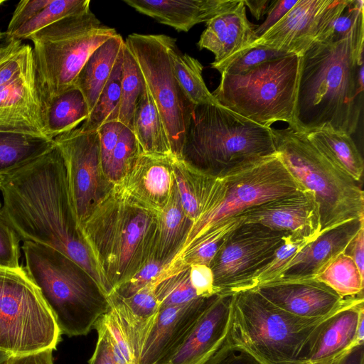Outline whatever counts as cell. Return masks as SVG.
<instances>
[{"label":"cell","mask_w":364,"mask_h":364,"mask_svg":"<svg viewBox=\"0 0 364 364\" xmlns=\"http://www.w3.org/2000/svg\"><path fill=\"white\" fill-rule=\"evenodd\" d=\"M4 214L21 241L60 252L75 262L107 297L109 295L72 213L65 169L58 148L4 176Z\"/></svg>","instance_id":"cell-1"},{"label":"cell","mask_w":364,"mask_h":364,"mask_svg":"<svg viewBox=\"0 0 364 364\" xmlns=\"http://www.w3.org/2000/svg\"><path fill=\"white\" fill-rule=\"evenodd\" d=\"M363 18L347 38L314 42L301 55L289 127L305 134L321 129L355 132L363 106Z\"/></svg>","instance_id":"cell-2"},{"label":"cell","mask_w":364,"mask_h":364,"mask_svg":"<svg viewBox=\"0 0 364 364\" xmlns=\"http://www.w3.org/2000/svg\"><path fill=\"white\" fill-rule=\"evenodd\" d=\"M159 217L114 185L83 223L80 236L109 295L155 259Z\"/></svg>","instance_id":"cell-3"},{"label":"cell","mask_w":364,"mask_h":364,"mask_svg":"<svg viewBox=\"0 0 364 364\" xmlns=\"http://www.w3.org/2000/svg\"><path fill=\"white\" fill-rule=\"evenodd\" d=\"M271 128L218 103L194 105L181 159L205 173L226 176L277 154Z\"/></svg>","instance_id":"cell-4"},{"label":"cell","mask_w":364,"mask_h":364,"mask_svg":"<svg viewBox=\"0 0 364 364\" xmlns=\"http://www.w3.org/2000/svg\"><path fill=\"white\" fill-rule=\"evenodd\" d=\"M328 316L304 319L282 310L255 289L242 291L232 296L225 343L259 364H305L306 346Z\"/></svg>","instance_id":"cell-5"},{"label":"cell","mask_w":364,"mask_h":364,"mask_svg":"<svg viewBox=\"0 0 364 364\" xmlns=\"http://www.w3.org/2000/svg\"><path fill=\"white\" fill-rule=\"evenodd\" d=\"M28 274L39 289L61 334L86 336L109 310L106 296L72 260L33 242L22 245Z\"/></svg>","instance_id":"cell-6"},{"label":"cell","mask_w":364,"mask_h":364,"mask_svg":"<svg viewBox=\"0 0 364 364\" xmlns=\"http://www.w3.org/2000/svg\"><path fill=\"white\" fill-rule=\"evenodd\" d=\"M277 153L294 178L318 204L321 232L364 218V194L355 181L323 155L305 133L271 128Z\"/></svg>","instance_id":"cell-7"},{"label":"cell","mask_w":364,"mask_h":364,"mask_svg":"<svg viewBox=\"0 0 364 364\" xmlns=\"http://www.w3.org/2000/svg\"><path fill=\"white\" fill-rule=\"evenodd\" d=\"M304 190L277 154L220 177L199 216L191 224L182 246L164 270L175 265L198 242L230 219L260 204Z\"/></svg>","instance_id":"cell-8"},{"label":"cell","mask_w":364,"mask_h":364,"mask_svg":"<svg viewBox=\"0 0 364 364\" xmlns=\"http://www.w3.org/2000/svg\"><path fill=\"white\" fill-rule=\"evenodd\" d=\"M117 34L101 24L89 9L64 18L29 37L37 86L44 110L58 95L75 87L76 78L91 53Z\"/></svg>","instance_id":"cell-9"},{"label":"cell","mask_w":364,"mask_h":364,"mask_svg":"<svg viewBox=\"0 0 364 364\" xmlns=\"http://www.w3.org/2000/svg\"><path fill=\"white\" fill-rule=\"evenodd\" d=\"M300 55L289 54L235 75L220 74L212 95L220 105L259 125L292 124Z\"/></svg>","instance_id":"cell-10"},{"label":"cell","mask_w":364,"mask_h":364,"mask_svg":"<svg viewBox=\"0 0 364 364\" xmlns=\"http://www.w3.org/2000/svg\"><path fill=\"white\" fill-rule=\"evenodd\" d=\"M61 336L25 267H0V349L11 355L56 350Z\"/></svg>","instance_id":"cell-11"},{"label":"cell","mask_w":364,"mask_h":364,"mask_svg":"<svg viewBox=\"0 0 364 364\" xmlns=\"http://www.w3.org/2000/svg\"><path fill=\"white\" fill-rule=\"evenodd\" d=\"M124 41L161 114L172 154L181 159L194 105L185 96L174 76L171 53L176 39L164 34L132 33Z\"/></svg>","instance_id":"cell-12"},{"label":"cell","mask_w":364,"mask_h":364,"mask_svg":"<svg viewBox=\"0 0 364 364\" xmlns=\"http://www.w3.org/2000/svg\"><path fill=\"white\" fill-rule=\"evenodd\" d=\"M289 235L257 223H244L232 230L209 267L216 295L248 290L253 275L269 263Z\"/></svg>","instance_id":"cell-13"},{"label":"cell","mask_w":364,"mask_h":364,"mask_svg":"<svg viewBox=\"0 0 364 364\" xmlns=\"http://www.w3.org/2000/svg\"><path fill=\"white\" fill-rule=\"evenodd\" d=\"M53 140L63 161L70 204L80 233L92 209L114 185L102 168L97 131L85 132L79 127Z\"/></svg>","instance_id":"cell-14"},{"label":"cell","mask_w":364,"mask_h":364,"mask_svg":"<svg viewBox=\"0 0 364 364\" xmlns=\"http://www.w3.org/2000/svg\"><path fill=\"white\" fill-rule=\"evenodd\" d=\"M348 0H298L252 45L301 55L314 42H326Z\"/></svg>","instance_id":"cell-15"},{"label":"cell","mask_w":364,"mask_h":364,"mask_svg":"<svg viewBox=\"0 0 364 364\" xmlns=\"http://www.w3.org/2000/svg\"><path fill=\"white\" fill-rule=\"evenodd\" d=\"M363 294L352 296L326 318L312 334L304 352L305 364H325L364 344Z\"/></svg>","instance_id":"cell-16"},{"label":"cell","mask_w":364,"mask_h":364,"mask_svg":"<svg viewBox=\"0 0 364 364\" xmlns=\"http://www.w3.org/2000/svg\"><path fill=\"white\" fill-rule=\"evenodd\" d=\"M255 289L282 310L308 320L328 316L352 297H341L328 286L314 278L279 279L261 284Z\"/></svg>","instance_id":"cell-17"},{"label":"cell","mask_w":364,"mask_h":364,"mask_svg":"<svg viewBox=\"0 0 364 364\" xmlns=\"http://www.w3.org/2000/svg\"><path fill=\"white\" fill-rule=\"evenodd\" d=\"M237 218L285 232L294 240H313L321 232L318 204L306 190L253 207Z\"/></svg>","instance_id":"cell-18"},{"label":"cell","mask_w":364,"mask_h":364,"mask_svg":"<svg viewBox=\"0 0 364 364\" xmlns=\"http://www.w3.org/2000/svg\"><path fill=\"white\" fill-rule=\"evenodd\" d=\"M0 131L47 137L33 59L0 90Z\"/></svg>","instance_id":"cell-19"},{"label":"cell","mask_w":364,"mask_h":364,"mask_svg":"<svg viewBox=\"0 0 364 364\" xmlns=\"http://www.w3.org/2000/svg\"><path fill=\"white\" fill-rule=\"evenodd\" d=\"M210 299L200 297L183 304L161 308L139 364H161L169 358L185 342Z\"/></svg>","instance_id":"cell-20"},{"label":"cell","mask_w":364,"mask_h":364,"mask_svg":"<svg viewBox=\"0 0 364 364\" xmlns=\"http://www.w3.org/2000/svg\"><path fill=\"white\" fill-rule=\"evenodd\" d=\"M232 296H213L183 345L161 364H207L224 344Z\"/></svg>","instance_id":"cell-21"},{"label":"cell","mask_w":364,"mask_h":364,"mask_svg":"<svg viewBox=\"0 0 364 364\" xmlns=\"http://www.w3.org/2000/svg\"><path fill=\"white\" fill-rule=\"evenodd\" d=\"M173 155L141 153L118 184L124 193L159 213L168 201L175 185Z\"/></svg>","instance_id":"cell-22"},{"label":"cell","mask_w":364,"mask_h":364,"mask_svg":"<svg viewBox=\"0 0 364 364\" xmlns=\"http://www.w3.org/2000/svg\"><path fill=\"white\" fill-rule=\"evenodd\" d=\"M248 21L243 0H233L224 11L206 22L197 46L215 55L211 67L220 65L250 46L258 38Z\"/></svg>","instance_id":"cell-23"},{"label":"cell","mask_w":364,"mask_h":364,"mask_svg":"<svg viewBox=\"0 0 364 364\" xmlns=\"http://www.w3.org/2000/svg\"><path fill=\"white\" fill-rule=\"evenodd\" d=\"M363 228L364 218L348 220L322 232L296 255L277 279L315 278L343 252L349 242Z\"/></svg>","instance_id":"cell-24"},{"label":"cell","mask_w":364,"mask_h":364,"mask_svg":"<svg viewBox=\"0 0 364 364\" xmlns=\"http://www.w3.org/2000/svg\"><path fill=\"white\" fill-rule=\"evenodd\" d=\"M233 0H124L138 12L177 31L187 32L227 9Z\"/></svg>","instance_id":"cell-25"},{"label":"cell","mask_w":364,"mask_h":364,"mask_svg":"<svg viewBox=\"0 0 364 364\" xmlns=\"http://www.w3.org/2000/svg\"><path fill=\"white\" fill-rule=\"evenodd\" d=\"M125 41L119 34L109 38L89 56L80 70L74 86L83 95L90 113L123 52Z\"/></svg>","instance_id":"cell-26"},{"label":"cell","mask_w":364,"mask_h":364,"mask_svg":"<svg viewBox=\"0 0 364 364\" xmlns=\"http://www.w3.org/2000/svg\"><path fill=\"white\" fill-rule=\"evenodd\" d=\"M132 131L143 154L173 155L162 118L146 83L135 107Z\"/></svg>","instance_id":"cell-27"},{"label":"cell","mask_w":364,"mask_h":364,"mask_svg":"<svg viewBox=\"0 0 364 364\" xmlns=\"http://www.w3.org/2000/svg\"><path fill=\"white\" fill-rule=\"evenodd\" d=\"M191 223L183 209L175 183L168 201L159 213L155 259L166 267L182 246Z\"/></svg>","instance_id":"cell-28"},{"label":"cell","mask_w":364,"mask_h":364,"mask_svg":"<svg viewBox=\"0 0 364 364\" xmlns=\"http://www.w3.org/2000/svg\"><path fill=\"white\" fill-rule=\"evenodd\" d=\"M306 135L331 162L360 183L363 159L351 136L328 129L314 130Z\"/></svg>","instance_id":"cell-29"},{"label":"cell","mask_w":364,"mask_h":364,"mask_svg":"<svg viewBox=\"0 0 364 364\" xmlns=\"http://www.w3.org/2000/svg\"><path fill=\"white\" fill-rule=\"evenodd\" d=\"M173 171L183 209L193 223L215 188L219 177L205 173L182 159L176 157Z\"/></svg>","instance_id":"cell-30"},{"label":"cell","mask_w":364,"mask_h":364,"mask_svg":"<svg viewBox=\"0 0 364 364\" xmlns=\"http://www.w3.org/2000/svg\"><path fill=\"white\" fill-rule=\"evenodd\" d=\"M90 114L87 102L76 87L53 97L46 107L45 127L48 138L71 131L85 121Z\"/></svg>","instance_id":"cell-31"},{"label":"cell","mask_w":364,"mask_h":364,"mask_svg":"<svg viewBox=\"0 0 364 364\" xmlns=\"http://www.w3.org/2000/svg\"><path fill=\"white\" fill-rule=\"evenodd\" d=\"M55 146L47 137L0 131V176L13 173Z\"/></svg>","instance_id":"cell-32"},{"label":"cell","mask_w":364,"mask_h":364,"mask_svg":"<svg viewBox=\"0 0 364 364\" xmlns=\"http://www.w3.org/2000/svg\"><path fill=\"white\" fill-rule=\"evenodd\" d=\"M171 57L174 76L189 102L193 105L218 103L203 80L201 63L187 53H181L176 45L172 50Z\"/></svg>","instance_id":"cell-33"},{"label":"cell","mask_w":364,"mask_h":364,"mask_svg":"<svg viewBox=\"0 0 364 364\" xmlns=\"http://www.w3.org/2000/svg\"><path fill=\"white\" fill-rule=\"evenodd\" d=\"M109 310L117 319L131 350L135 364H139L141 351L156 317L144 318L134 314L115 292L107 297Z\"/></svg>","instance_id":"cell-34"},{"label":"cell","mask_w":364,"mask_h":364,"mask_svg":"<svg viewBox=\"0 0 364 364\" xmlns=\"http://www.w3.org/2000/svg\"><path fill=\"white\" fill-rule=\"evenodd\" d=\"M122 55L123 52L115 63L89 117L80 127L83 131L96 132L107 122L118 121L121 100Z\"/></svg>","instance_id":"cell-35"},{"label":"cell","mask_w":364,"mask_h":364,"mask_svg":"<svg viewBox=\"0 0 364 364\" xmlns=\"http://www.w3.org/2000/svg\"><path fill=\"white\" fill-rule=\"evenodd\" d=\"M343 298L363 294L364 277L353 259L343 252L332 260L316 277Z\"/></svg>","instance_id":"cell-36"},{"label":"cell","mask_w":364,"mask_h":364,"mask_svg":"<svg viewBox=\"0 0 364 364\" xmlns=\"http://www.w3.org/2000/svg\"><path fill=\"white\" fill-rule=\"evenodd\" d=\"M145 81L127 46L124 45L121 75V100L118 121L132 130L134 112L144 90Z\"/></svg>","instance_id":"cell-37"},{"label":"cell","mask_w":364,"mask_h":364,"mask_svg":"<svg viewBox=\"0 0 364 364\" xmlns=\"http://www.w3.org/2000/svg\"><path fill=\"white\" fill-rule=\"evenodd\" d=\"M90 0H52L31 20L14 32L10 38L22 41L48 26L70 16L89 9Z\"/></svg>","instance_id":"cell-38"},{"label":"cell","mask_w":364,"mask_h":364,"mask_svg":"<svg viewBox=\"0 0 364 364\" xmlns=\"http://www.w3.org/2000/svg\"><path fill=\"white\" fill-rule=\"evenodd\" d=\"M141 153L133 132L124 126L112 153L106 174L109 181L113 185L119 183L129 172Z\"/></svg>","instance_id":"cell-39"},{"label":"cell","mask_w":364,"mask_h":364,"mask_svg":"<svg viewBox=\"0 0 364 364\" xmlns=\"http://www.w3.org/2000/svg\"><path fill=\"white\" fill-rule=\"evenodd\" d=\"M311 241L294 240L290 236L288 237L284 243L277 250L271 261L253 275L249 289H253L261 284L277 279L296 255Z\"/></svg>","instance_id":"cell-40"},{"label":"cell","mask_w":364,"mask_h":364,"mask_svg":"<svg viewBox=\"0 0 364 364\" xmlns=\"http://www.w3.org/2000/svg\"><path fill=\"white\" fill-rule=\"evenodd\" d=\"M287 55H289V53L269 47L251 45L226 62L213 68L218 70L220 74L235 75L248 70L264 62Z\"/></svg>","instance_id":"cell-41"},{"label":"cell","mask_w":364,"mask_h":364,"mask_svg":"<svg viewBox=\"0 0 364 364\" xmlns=\"http://www.w3.org/2000/svg\"><path fill=\"white\" fill-rule=\"evenodd\" d=\"M156 295L161 308L183 304L200 298L191 285L189 267L161 282L156 288Z\"/></svg>","instance_id":"cell-42"},{"label":"cell","mask_w":364,"mask_h":364,"mask_svg":"<svg viewBox=\"0 0 364 364\" xmlns=\"http://www.w3.org/2000/svg\"><path fill=\"white\" fill-rule=\"evenodd\" d=\"M20 238L6 220L0 203V267H20Z\"/></svg>","instance_id":"cell-43"},{"label":"cell","mask_w":364,"mask_h":364,"mask_svg":"<svg viewBox=\"0 0 364 364\" xmlns=\"http://www.w3.org/2000/svg\"><path fill=\"white\" fill-rule=\"evenodd\" d=\"M158 285L154 281L129 297H120L134 314L144 318H151L155 317L161 309L156 295Z\"/></svg>","instance_id":"cell-44"},{"label":"cell","mask_w":364,"mask_h":364,"mask_svg":"<svg viewBox=\"0 0 364 364\" xmlns=\"http://www.w3.org/2000/svg\"><path fill=\"white\" fill-rule=\"evenodd\" d=\"M363 1L348 0L335 21L331 36L326 42H337L347 38L359 18L363 16Z\"/></svg>","instance_id":"cell-45"},{"label":"cell","mask_w":364,"mask_h":364,"mask_svg":"<svg viewBox=\"0 0 364 364\" xmlns=\"http://www.w3.org/2000/svg\"><path fill=\"white\" fill-rule=\"evenodd\" d=\"M164 267L165 264L161 261L156 259H151L114 292L123 298L133 295L148 284L156 281Z\"/></svg>","instance_id":"cell-46"},{"label":"cell","mask_w":364,"mask_h":364,"mask_svg":"<svg viewBox=\"0 0 364 364\" xmlns=\"http://www.w3.org/2000/svg\"><path fill=\"white\" fill-rule=\"evenodd\" d=\"M32 60V47L22 44L15 53L0 64V90L14 80Z\"/></svg>","instance_id":"cell-47"},{"label":"cell","mask_w":364,"mask_h":364,"mask_svg":"<svg viewBox=\"0 0 364 364\" xmlns=\"http://www.w3.org/2000/svg\"><path fill=\"white\" fill-rule=\"evenodd\" d=\"M124 127V125L120 122L113 121L102 124L97 129L102 166L105 175L109 166L112 153Z\"/></svg>","instance_id":"cell-48"},{"label":"cell","mask_w":364,"mask_h":364,"mask_svg":"<svg viewBox=\"0 0 364 364\" xmlns=\"http://www.w3.org/2000/svg\"><path fill=\"white\" fill-rule=\"evenodd\" d=\"M52 0H22L16 5L5 34L10 36L18 28L31 20Z\"/></svg>","instance_id":"cell-49"},{"label":"cell","mask_w":364,"mask_h":364,"mask_svg":"<svg viewBox=\"0 0 364 364\" xmlns=\"http://www.w3.org/2000/svg\"><path fill=\"white\" fill-rule=\"evenodd\" d=\"M93 328L97 330L98 336L95 351L88 364H117L109 335L99 318L95 323Z\"/></svg>","instance_id":"cell-50"},{"label":"cell","mask_w":364,"mask_h":364,"mask_svg":"<svg viewBox=\"0 0 364 364\" xmlns=\"http://www.w3.org/2000/svg\"><path fill=\"white\" fill-rule=\"evenodd\" d=\"M189 277L197 296L210 298L216 296L214 279L210 267L205 264H191L189 267Z\"/></svg>","instance_id":"cell-51"},{"label":"cell","mask_w":364,"mask_h":364,"mask_svg":"<svg viewBox=\"0 0 364 364\" xmlns=\"http://www.w3.org/2000/svg\"><path fill=\"white\" fill-rule=\"evenodd\" d=\"M298 0L272 1L262 24L256 27L255 34L259 38L274 26L297 2Z\"/></svg>","instance_id":"cell-52"},{"label":"cell","mask_w":364,"mask_h":364,"mask_svg":"<svg viewBox=\"0 0 364 364\" xmlns=\"http://www.w3.org/2000/svg\"><path fill=\"white\" fill-rule=\"evenodd\" d=\"M207 364H259L248 354L236 351L225 343Z\"/></svg>","instance_id":"cell-53"},{"label":"cell","mask_w":364,"mask_h":364,"mask_svg":"<svg viewBox=\"0 0 364 364\" xmlns=\"http://www.w3.org/2000/svg\"><path fill=\"white\" fill-rule=\"evenodd\" d=\"M52 348L33 353L11 355L2 364H54Z\"/></svg>","instance_id":"cell-54"},{"label":"cell","mask_w":364,"mask_h":364,"mask_svg":"<svg viewBox=\"0 0 364 364\" xmlns=\"http://www.w3.org/2000/svg\"><path fill=\"white\" fill-rule=\"evenodd\" d=\"M343 253L353 259L360 274L364 277V228L349 242Z\"/></svg>","instance_id":"cell-55"},{"label":"cell","mask_w":364,"mask_h":364,"mask_svg":"<svg viewBox=\"0 0 364 364\" xmlns=\"http://www.w3.org/2000/svg\"><path fill=\"white\" fill-rule=\"evenodd\" d=\"M325 364H364V346H355Z\"/></svg>","instance_id":"cell-56"},{"label":"cell","mask_w":364,"mask_h":364,"mask_svg":"<svg viewBox=\"0 0 364 364\" xmlns=\"http://www.w3.org/2000/svg\"><path fill=\"white\" fill-rule=\"evenodd\" d=\"M21 45V41L6 35V37L0 42V64L15 53Z\"/></svg>","instance_id":"cell-57"},{"label":"cell","mask_w":364,"mask_h":364,"mask_svg":"<svg viewBox=\"0 0 364 364\" xmlns=\"http://www.w3.org/2000/svg\"><path fill=\"white\" fill-rule=\"evenodd\" d=\"M256 19L259 20L267 13L272 2L270 0H243Z\"/></svg>","instance_id":"cell-58"},{"label":"cell","mask_w":364,"mask_h":364,"mask_svg":"<svg viewBox=\"0 0 364 364\" xmlns=\"http://www.w3.org/2000/svg\"><path fill=\"white\" fill-rule=\"evenodd\" d=\"M11 355L6 351L0 349V364H2Z\"/></svg>","instance_id":"cell-59"},{"label":"cell","mask_w":364,"mask_h":364,"mask_svg":"<svg viewBox=\"0 0 364 364\" xmlns=\"http://www.w3.org/2000/svg\"><path fill=\"white\" fill-rule=\"evenodd\" d=\"M6 37L5 32H1L0 31V42Z\"/></svg>","instance_id":"cell-60"},{"label":"cell","mask_w":364,"mask_h":364,"mask_svg":"<svg viewBox=\"0 0 364 364\" xmlns=\"http://www.w3.org/2000/svg\"><path fill=\"white\" fill-rule=\"evenodd\" d=\"M3 181H4V176H0V191H1V186H2Z\"/></svg>","instance_id":"cell-61"},{"label":"cell","mask_w":364,"mask_h":364,"mask_svg":"<svg viewBox=\"0 0 364 364\" xmlns=\"http://www.w3.org/2000/svg\"><path fill=\"white\" fill-rule=\"evenodd\" d=\"M5 2V0H0V6Z\"/></svg>","instance_id":"cell-62"}]
</instances>
